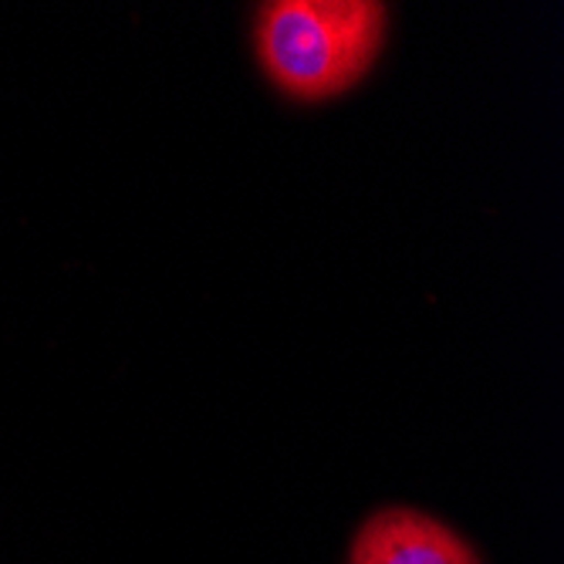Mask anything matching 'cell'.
<instances>
[{
  "instance_id": "obj_1",
  "label": "cell",
  "mask_w": 564,
  "mask_h": 564,
  "mask_svg": "<svg viewBox=\"0 0 564 564\" xmlns=\"http://www.w3.org/2000/svg\"><path fill=\"white\" fill-rule=\"evenodd\" d=\"M386 31L389 8L376 0H271L258 8L253 44L281 95L325 101L372 72Z\"/></svg>"
},
{
  "instance_id": "obj_2",
  "label": "cell",
  "mask_w": 564,
  "mask_h": 564,
  "mask_svg": "<svg viewBox=\"0 0 564 564\" xmlns=\"http://www.w3.org/2000/svg\"><path fill=\"white\" fill-rule=\"evenodd\" d=\"M348 564H480V557L453 528L423 510L386 507L358 528Z\"/></svg>"
}]
</instances>
